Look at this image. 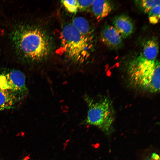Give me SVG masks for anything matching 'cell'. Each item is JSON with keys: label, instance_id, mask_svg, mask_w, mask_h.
Returning a JSON list of instances; mask_svg holds the SVG:
<instances>
[{"label": "cell", "instance_id": "7c38bea8", "mask_svg": "<svg viewBox=\"0 0 160 160\" xmlns=\"http://www.w3.org/2000/svg\"><path fill=\"white\" fill-rule=\"evenodd\" d=\"M160 4L156 5L148 12V19L149 23L155 25L159 22L160 18Z\"/></svg>", "mask_w": 160, "mask_h": 160}, {"label": "cell", "instance_id": "8fae6325", "mask_svg": "<svg viewBox=\"0 0 160 160\" xmlns=\"http://www.w3.org/2000/svg\"><path fill=\"white\" fill-rule=\"evenodd\" d=\"M137 7L142 12L147 13L156 5L160 4L159 0H139L135 1Z\"/></svg>", "mask_w": 160, "mask_h": 160}, {"label": "cell", "instance_id": "ba28073f", "mask_svg": "<svg viewBox=\"0 0 160 160\" xmlns=\"http://www.w3.org/2000/svg\"><path fill=\"white\" fill-rule=\"evenodd\" d=\"M92 6L93 14L98 20L107 17L114 8L113 3L107 0H94Z\"/></svg>", "mask_w": 160, "mask_h": 160}, {"label": "cell", "instance_id": "30bf717a", "mask_svg": "<svg viewBox=\"0 0 160 160\" xmlns=\"http://www.w3.org/2000/svg\"><path fill=\"white\" fill-rule=\"evenodd\" d=\"M72 24L82 35L91 40L90 29L85 19L81 17H76L73 20Z\"/></svg>", "mask_w": 160, "mask_h": 160}, {"label": "cell", "instance_id": "5b68a950", "mask_svg": "<svg viewBox=\"0 0 160 160\" xmlns=\"http://www.w3.org/2000/svg\"><path fill=\"white\" fill-rule=\"evenodd\" d=\"M0 89L9 91L22 99L28 91L25 75L17 69L4 71L0 74Z\"/></svg>", "mask_w": 160, "mask_h": 160}, {"label": "cell", "instance_id": "277c9868", "mask_svg": "<svg viewBox=\"0 0 160 160\" xmlns=\"http://www.w3.org/2000/svg\"><path fill=\"white\" fill-rule=\"evenodd\" d=\"M88 107L85 123L97 127L107 134L113 130L115 112L113 103L108 97L97 100L86 96L84 98Z\"/></svg>", "mask_w": 160, "mask_h": 160}, {"label": "cell", "instance_id": "52a82bcc", "mask_svg": "<svg viewBox=\"0 0 160 160\" xmlns=\"http://www.w3.org/2000/svg\"><path fill=\"white\" fill-rule=\"evenodd\" d=\"M113 27L122 38H126L133 32L134 25L128 16L121 15L116 17L113 20Z\"/></svg>", "mask_w": 160, "mask_h": 160}, {"label": "cell", "instance_id": "7a4b0ae2", "mask_svg": "<svg viewBox=\"0 0 160 160\" xmlns=\"http://www.w3.org/2000/svg\"><path fill=\"white\" fill-rule=\"evenodd\" d=\"M61 39L60 51L70 60L82 63L89 57L91 40L82 35L72 24L64 26Z\"/></svg>", "mask_w": 160, "mask_h": 160}, {"label": "cell", "instance_id": "e0dca14e", "mask_svg": "<svg viewBox=\"0 0 160 160\" xmlns=\"http://www.w3.org/2000/svg\"><path fill=\"white\" fill-rule=\"evenodd\" d=\"M0 160H1L0 159Z\"/></svg>", "mask_w": 160, "mask_h": 160}, {"label": "cell", "instance_id": "9a60e30c", "mask_svg": "<svg viewBox=\"0 0 160 160\" xmlns=\"http://www.w3.org/2000/svg\"><path fill=\"white\" fill-rule=\"evenodd\" d=\"M143 160H160V158L157 154L153 153Z\"/></svg>", "mask_w": 160, "mask_h": 160}, {"label": "cell", "instance_id": "9c48e42d", "mask_svg": "<svg viewBox=\"0 0 160 160\" xmlns=\"http://www.w3.org/2000/svg\"><path fill=\"white\" fill-rule=\"evenodd\" d=\"M21 100L11 92L0 89V111L14 108Z\"/></svg>", "mask_w": 160, "mask_h": 160}, {"label": "cell", "instance_id": "2e32d148", "mask_svg": "<svg viewBox=\"0 0 160 160\" xmlns=\"http://www.w3.org/2000/svg\"><path fill=\"white\" fill-rule=\"evenodd\" d=\"M23 160H30L27 158V159L25 158L24 159H23Z\"/></svg>", "mask_w": 160, "mask_h": 160}, {"label": "cell", "instance_id": "5bb4252c", "mask_svg": "<svg viewBox=\"0 0 160 160\" xmlns=\"http://www.w3.org/2000/svg\"><path fill=\"white\" fill-rule=\"evenodd\" d=\"M94 0H77L78 9L85 10L88 9L92 5Z\"/></svg>", "mask_w": 160, "mask_h": 160}, {"label": "cell", "instance_id": "4fadbf2b", "mask_svg": "<svg viewBox=\"0 0 160 160\" xmlns=\"http://www.w3.org/2000/svg\"><path fill=\"white\" fill-rule=\"evenodd\" d=\"M61 2L66 9L69 12L75 13L77 12L78 8L77 0H63Z\"/></svg>", "mask_w": 160, "mask_h": 160}, {"label": "cell", "instance_id": "8992f818", "mask_svg": "<svg viewBox=\"0 0 160 160\" xmlns=\"http://www.w3.org/2000/svg\"><path fill=\"white\" fill-rule=\"evenodd\" d=\"M102 42L108 48L118 49L123 45L122 38L113 26L107 25L103 28L101 33Z\"/></svg>", "mask_w": 160, "mask_h": 160}, {"label": "cell", "instance_id": "3957f363", "mask_svg": "<svg viewBox=\"0 0 160 160\" xmlns=\"http://www.w3.org/2000/svg\"><path fill=\"white\" fill-rule=\"evenodd\" d=\"M129 81L135 87L151 93L160 91V62L127 65Z\"/></svg>", "mask_w": 160, "mask_h": 160}, {"label": "cell", "instance_id": "6da1fadb", "mask_svg": "<svg viewBox=\"0 0 160 160\" xmlns=\"http://www.w3.org/2000/svg\"><path fill=\"white\" fill-rule=\"evenodd\" d=\"M11 39L17 55L25 61L41 60L51 52L49 38L37 27L27 24L20 25L12 31Z\"/></svg>", "mask_w": 160, "mask_h": 160}]
</instances>
